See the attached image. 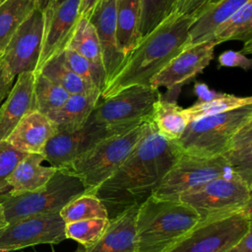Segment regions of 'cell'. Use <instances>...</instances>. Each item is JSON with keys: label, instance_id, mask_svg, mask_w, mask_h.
Listing matches in <instances>:
<instances>
[{"label": "cell", "instance_id": "6", "mask_svg": "<svg viewBox=\"0 0 252 252\" xmlns=\"http://www.w3.org/2000/svg\"><path fill=\"white\" fill-rule=\"evenodd\" d=\"M86 193L82 181L63 169H57L47 184L34 192L16 196L0 194L7 222L27 217L59 213L74 198Z\"/></svg>", "mask_w": 252, "mask_h": 252}, {"label": "cell", "instance_id": "8", "mask_svg": "<svg viewBox=\"0 0 252 252\" xmlns=\"http://www.w3.org/2000/svg\"><path fill=\"white\" fill-rule=\"evenodd\" d=\"M161 95L158 89L151 86H132L100 98L91 116L118 133H125L152 121L155 105Z\"/></svg>", "mask_w": 252, "mask_h": 252}, {"label": "cell", "instance_id": "11", "mask_svg": "<svg viewBox=\"0 0 252 252\" xmlns=\"http://www.w3.org/2000/svg\"><path fill=\"white\" fill-rule=\"evenodd\" d=\"M65 239V222L59 213L27 217L0 229V249L9 252L38 244H58Z\"/></svg>", "mask_w": 252, "mask_h": 252}, {"label": "cell", "instance_id": "18", "mask_svg": "<svg viewBox=\"0 0 252 252\" xmlns=\"http://www.w3.org/2000/svg\"><path fill=\"white\" fill-rule=\"evenodd\" d=\"M34 72H25L17 76L12 90L0 105V142L8 136L20 120L34 108Z\"/></svg>", "mask_w": 252, "mask_h": 252}, {"label": "cell", "instance_id": "27", "mask_svg": "<svg viewBox=\"0 0 252 252\" xmlns=\"http://www.w3.org/2000/svg\"><path fill=\"white\" fill-rule=\"evenodd\" d=\"M37 7V0H7L0 5V57L15 32Z\"/></svg>", "mask_w": 252, "mask_h": 252}, {"label": "cell", "instance_id": "17", "mask_svg": "<svg viewBox=\"0 0 252 252\" xmlns=\"http://www.w3.org/2000/svg\"><path fill=\"white\" fill-rule=\"evenodd\" d=\"M139 205H134L109 220L106 230L91 246L80 245L74 252H137L136 218Z\"/></svg>", "mask_w": 252, "mask_h": 252}, {"label": "cell", "instance_id": "12", "mask_svg": "<svg viewBox=\"0 0 252 252\" xmlns=\"http://www.w3.org/2000/svg\"><path fill=\"white\" fill-rule=\"evenodd\" d=\"M216 45V41L208 40L186 47L152 79L150 86L154 89L165 88L167 93L161 97L176 101L181 88L189 84L210 64L214 58Z\"/></svg>", "mask_w": 252, "mask_h": 252}, {"label": "cell", "instance_id": "34", "mask_svg": "<svg viewBox=\"0 0 252 252\" xmlns=\"http://www.w3.org/2000/svg\"><path fill=\"white\" fill-rule=\"evenodd\" d=\"M108 223V219H90L68 222L65 223V236L82 246H91L104 233Z\"/></svg>", "mask_w": 252, "mask_h": 252}, {"label": "cell", "instance_id": "10", "mask_svg": "<svg viewBox=\"0 0 252 252\" xmlns=\"http://www.w3.org/2000/svg\"><path fill=\"white\" fill-rule=\"evenodd\" d=\"M251 229V208L217 220L198 222L165 252H224Z\"/></svg>", "mask_w": 252, "mask_h": 252}, {"label": "cell", "instance_id": "19", "mask_svg": "<svg viewBox=\"0 0 252 252\" xmlns=\"http://www.w3.org/2000/svg\"><path fill=\"white\" fill-rule=\"evenodd\" d=\"M55 132V124L46 115L32 110L20 120L6 141L21 152L41 154Z\"/></svg>", "mask_w": 252, "mask_h": 252}, {"label": "cell", "instance_id": "43", "mask_svg": "<svg viewBox=\"0 0 252 252\" xmlns=\"http://www.w3.org/2000/svg\"><path fill=\"white\" fill-rule=\"evenodd\" d=\"M8 224L7 220H6V218H5V214H4V209H3V206L0 202V229L5 227L6 225Z\"/></svg>", "mask_w": 252, "mask_h": 252}, {"label": "cell", "instance_id": "31", "mask_svg": "<svg viewBox=\"0 0 252 252\" xmlns=\"http://www.w3.org/2000/svg\"><path fill=\"white\" fill-rule=\"evenodd\" d=\"M59 214L65 223L90 219H108L103 203L94 194L89 193H84L71 200Z\"/></svg>", "mask_w": 252, "mask_h": 252}, {"label": "cell", "instance_id": "24", "mask_svg": "<svg viewBox=\"0 0 252 252\" xmlns=\"http://www.w3.org/2000/svg\"><path fill=\"white\" fill-rule=\"evenodd\" d=\"M141 0H116V42L126 56L138 43Z\"/></svg>", "mask_w": 252, "mask_h": 252}, {"label": "cell", "instance_id": "45", "mask_svg": "<svg viewBox=\"0 0 252 252\" xmlns=\"http://www.w3.org/2000/svg\"><path fill=\"white\" fill-rule=\"evenodd\" d=\"M0 252H9L7 250H4V249H0Z\"/></svg>", "mask_w": 252, "mask_h": 252}, {"label": "cell", "instance_id": "35", "mask_svg": "<svg viewBox=\"0 0 252 252\" xmlns=\"http://www.w3.org/2000/svg\"><path fill=\"white\" fill-rule=\"evenodd\" d=\"M63 58L67 66L89 85L98 89L100 92L105 87V76L97 71L87 59L70 48H65Z\"/></svg>", "mask_w": 252, "mask_h": 252}, {"label": "cell", "instance_id": "3", "mask_svg": "<svg viewBox=\"0 0 252 252\" xmlns=\"http://www.w3.org/2000/svg\"><path fill=\"white\" fill-rule=\"evenodd\" d=\"M198 222V214L188 205L151 195L138 208L137 252H165Z\"/></svg>", "mask_w": 252, "mask_h": 252}, {"label": "cell", "instance_id": "44", "mask_svg": "<svg viewBox=\"0 0 252 252\" xmlns=\"http://www.w3.org/2000/svg\"><path fill=\"white\" fill-rule=\"evenodd\" d=\"M49 2V0H37L38 3V8H40L41 10H43L45 8V6L47 5V3Z\"/></svg>", "mask_w": 252, "mask_h": 252}, {"label": "cell", "instance_id": "40", "mask_svg": "<svg viewBox=\"0 0 252 252\" xmlns=\"http://www.w3.org/2000/svg\"><path fill=\"white\" fill-rule=\"evenodd\" d=\"M252 233L249 229L236 243L231 245L224 252H252Z\"/></svg>", "mask_w": 252, "mask_h": 252}, {"label": "cell", "instance_id": "41", "mask_svg": "<svg viewBox=\"0 0 252 252\" xmlns=\"http://www.w3.org/2000/svg\"><path fill=\"white\" fill-rule=\"evenodd\" d=\"M196 95L199 97V101H205L218 96L220 93H217L208 88L205 84H196L194 87Z\"/></svg>", "mask_w": 252, "mask_h": 252}, {"label": "cell", "instance_id": "26", "mask_svg": "<svg viewBox=\"0 0 252 252\" xmlns=\"http://www.w3.org/2000/svg\"><path fill=\"white\" fill-rule=\"evenodd\" d=\"M62 52L45 62L39 71L35 73L42 74L48 80L63 88L69 94H91L95 92L101 94L98 89L86 83L67 66Z\"/></svg>", "mask_w": 252, "mask_h": 252}, {"label": "cell", "instance_id": "4", "mask_svg": "<svg viewBox=\"0 0 252 252\" xmlns=\"http://www.w3.org/2000/svg\"><path fill=\"white\" fill-rule=\"evenodd\" d=\"M151 123L144 122L128 132L100 140L62 169L78 177L86 193L94 194L121 166L146 135Z\"/></svg>", "mask_w": 252, "mask_h": 252}, {"label": "cell", "instance_id": "7", "mask_svg": "<svg viewBox=\"0 0 252 252\" xmlns=\"http://www.w3.org/2000/svg\"><path fill=\"white\" fill-rule=\"evenodd\" d=\"M251 189L238 176L219 177L183 193L179 201L191 207L199 222L234 215L251 208Z\"/></svg>", "mask_w": 252, "mask_h": 252}, {"label": "cell", "instance_id": "13", "mask_svg": "<svg viewBox=\"0 0 252 252\" xmlns=\"http://www.w3.org/2000/svg\"><path fill=\"white\" fill-rule=\"evenodd\" d=\"M122 134L94 120L91 115L86 124L75 131L56 130L48 140L41 155L50 166L62 169L100 140Z\"/></svg>", "mask_w": 252, "mask_h": 252}, {"label": "cell", "instance_id": "46", "mask_svg": "<svg viewBox=\"0 0 252 252\" xmlns=\"http://www.w3.org/2000/svg\"><path fill=\"white\" fill-rule=\"evenodd\" d=\"M5 1H7V0H0V5H1V4H3Z\"/></svg>", "mask_w": 252, "mask_h": 252}, {"label": "cell", "instance_id": "42", "mask_svg": "<svg viewBox=\"0 0 252 252\" xmlns=\"http://www.w3.org/2000/svg\"><path fill=\"white\" fill-rule=\"evenodd\" d=\"M100 0H81L79 9L80 18L90 19L92 13L94 12V8L97 6Z\"/></svg>", "mask_w": 252, "mask_h": 252}, {"label": "cell", "instance_id": "16", "mask_svg": "<svg viewBox=\"0 0 252 252\" xmlns=\"http://www.w3.org/2000/svg\"><path fill=\"white\" fill-rule=\"evenodd\" d=\"M89 20L98 38L107 83L125 58L116 42V0H100Z\"/></svg>", "mask_w": 252, "mask_h": 252}, {"label": "cell", "instance_id": "1", "mask_svg": "<svg viewBox=\"0 0 252 252\" xmlns=\"http://www.w3.org/2000/svg\"><path fill=\"white\" fill-rule=\"evenodd\" d=\"M179 155L175 144L158 134L152 122L121 166L94 192L105 206L108 219L150 197Z\"/></svg>", "mask_w": 252, "mask_h": 252}, {"label": "cell", "instance_id": "23", "mask_svg": "<svg viewBox=\"0 0 252 252\" xmlns=\"http://www.w3.org/2000/svg\"><path fill=\"white\" fill-rule=\"evenodd\" d=\"M220 156L231 169L252 187V120L233 134Z\"/></svg>", "mask_w": 252, "mask_h": 252}, {"label": "cell", "instance_id": "15", "mask_svg": "<svg viewBox=\"0 0 252 252\" xmlns=\"http://www.w3.org/2000/svg\"><path fill=\"white\" fill-rule=\"evenodd\" d=\"M80 2L81 0H49L43 9V37L35 72L68 46L80 19Z\"/></svg>", "mask_w": 252, "mask_h": 252}, {"label": "cell", "instance_id": "29", "mask_svg": "<svg viewBox=\"0 0 252 252\" xmlns=\"http://www.w3.org/2000/svg\"><path fill=\"white\" fill-rule=\"evenodd\" d=\"M211 40L216 41L217 44L227 40H241L244 44L252 43V0L219 26Z\"/></svg>", "mask_w": 252, "mask_h": 252}, {"label": "cell", "instance_id": "9", "mask_svg": "<svg viewBox=\"0 0 252 252\" xmlns=\"http://www.w3.org/2000/svg\"><path fill=\"white\" fill-rule=\"evenodd\" d=\"M233 176L238 175L221 156L202 158L180 153L175 163L152 195L159 199L179 201L183 193L196 189L213 179Z\"/></svg>", "mask_w": 252, "mask_h": 252}, {"label": "cell", "instance_id": "21", "mask_svg": "<svg viewBox=\"0 0 252 252\" xmlns=\"http://www.w3.org/2000/svg\"><path fill=\"white\" fill-rule=\"evenodd\" d=\"M41 154H28L15 167L7 179L12 196L34 192L43 188L56 172L53 166H43Z\"/></svg>", "mask_w": 252, "mask_h": 252}, {"label": "cell", "instance_id": "2", "mask_svg": "<svg viewBox=\"0 0 252 252\" xmlns=\"http://www.w3.org/2000/svg\"><path fill=\"white\" fill-rule=\"evenodd\" d=\"M193 20V15L173 14L142 37L106 83L101 98L132 86H150L152 79L188 46Z\"/></svg>", "mask_w": 252, "mask_h": 252}, {"label": "cell", "instance_id": "25", "mask_svg": "<svg viewBox=\"0 0 252 252\" xmlns=\"http://www.w3.org/2000/svg\"><path fill=\"white\" fill-rule=\"evenodd\" d=\"M152 122L158 134L174 142L182 135L190 120L185 108L179 106L176 101L160 97L155 105Z\"/></svg>", "mask_w": 252, "mask_h": 252}, {"label": "cell", "instance_id": "5", "mask_svg": "<svg viewBox=\"0 0 252 252\" xmlns=\"http://www.w3.org/2000/svg\"><path fill=\"white\" fill-rule=\"evenodd\" d=\"M252 120V104L191 121L173 143L181 154L202 158L220 156L233 134Z\"/></svg>", "mask_w": 252, "mask_h": 252}, {"label": "cell", "instance_id": "33", "mask_svg": "<svg viewBox=\"0 0 252 252\" xmlns=\"http://www.w3.org/2000/svg\"><path fill=\"white\" fill-rule=\"evenodd\" d=\"M178 0H141L139 24L140 39L175 14ZM139 39V40H140Z\"/></svg>", "mask_w": 252, "mask_h": 252}, {"label": "cell", "instance_id": "14", "mask_svg": "<svg viewBox=\"0 0 252 252\" xmlns=\"http://www.w3.org/2000/svg\"><path fill=\"white\" fill-rule=\"evenodd\" d=\"M43 10L36 8L18 28L0 57L10 74L35 72L43 37Z\"/></svg>", "mask_w": 252, "mask_h": 252}, {"label": "cell", "instance_id": "37", "mask_svg": "<svg viewBox=\"0 0 252 252\" xmlns=\"http://www.w3.org/2000/svg\"><path fill=\"white\" fill-rule=\"evenodd\" d=\"M218 60L220 65L222 67H239L244 70H249L252 67L251 59L238 51H224L219 56Z\"/></svg>", "mask_w": 252, "mask_h": 252}, {"label": "cell", "instance_id": "38", "mask_svg": "<svg viewBox=\"0 0 252 252\" xmlns=\"http://www.w3.org/2000/svg\"><path fill=\"white\" fill-rule=\"evenodd\" d=\"M211 0H178L175 10L176 16H189L200 10Z\"/></svg>", "mask_w": 252, "mask_h": 252}, {"label": "cell", "instance_id": "32", "mask_svg": "<svg viewBox=\"0 0 252 252\" xmlns=\"http://www.w3.org/2000/svg\"><path fill=\"white\" fill-rule=\"evenodd\" d=\"M251 104H252L251 96H236L234 94L220 93L218 96L212 99L205 100V101H198L192 106L185 108V112L191 122L195 119H198L204 116L215 115V114L222 113V112L229 111L241 106L251 105Z\"/></svg>", "mask_w": 252, "mask_h": 252}, {"label": "cell", "instance_id": "28", "mask_svg": "<svg viewBox=\"0 0 252 252\" xmlns=\"http://www.w3.org/2000/svg\"><path fill=\"white\" fill-rule=\"evenodd\" d=\"M66 48H70L83 56L97 71L105 76L98 38L95 30L89 19H79L74 34Z\"/></svg>", "mask_w": 252, "mask_h": 252}, {"label": "cell", "instance_id": "30", "mask_svg": "<svg viewBox=\"0 0 252 252\" xmlns=\"http://www.w3.org/2000/svg\"><path fill=\"white\" fill-rule=\"evenodd\" d=\"M69 95L63 88L51 82L42 74L35 73L33 86L35 110L48 116L60 108Z\"/></svg>", "mask_w": 252, "mask_h": 252}, {"label": "cell", "instance_id": "39", "mask_svg": "<svg viewBox=\"0 0 252 252\" xmlns=\"http://www.w3.org/2000/svg\"><path fill=\"white\" fill-rule=\"evenodd\" d=\"M15 80L16 78L10 74L0 59V105L12 90Z\"/></svg>", "mask_w": 252, "mask_h": 252}, {"label": "cell", "instance_id": "20", "mask_svg": "<svg viewBox=\"0 0 252 252\" xmlns=\"http://www.w3.org/2000/svg\"><path fill=\"white\" fill-rule=\"evenodd\" d=\"M250 0H211L192 14L194 20L189 28V46L211 40L213 33L223 22Z\"/></svg>", "mask_w": 252, "mask_h": 252}, {"label": "cell", "instance_id": "22", "mask_svg": "<svg viewBox=\"0 0 252 252\" xmlns=\"http://www.w3.org/2000/svg\"><path fill=\"white\" fill-rule=\"evenodd\" d=\"M100 98L98 92L70 94L64 104L47 117L55 124L56 130H78L86 124Z\"/></svg>", "mask_w": 252, "mask_h": 252}, {"label": "cell", "instance_id": "36", "mask_svg": "<svg viewBox=\"0 0 252 252\" xmlns=\"http://www.w3.org/2000/svg\"><path fill=\"white\" fill-rule=\"evenodd\" d=\"M27 153L14 148L7 141L0 142V192L9 188L7 179Z\"/></svg>", "mask_w": 252, "mask_h": 252}]
</instances>
